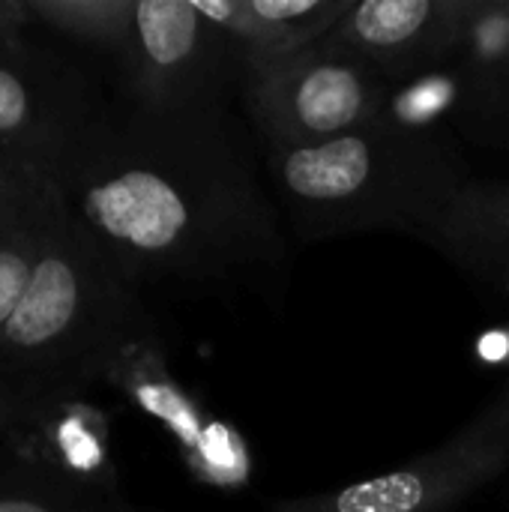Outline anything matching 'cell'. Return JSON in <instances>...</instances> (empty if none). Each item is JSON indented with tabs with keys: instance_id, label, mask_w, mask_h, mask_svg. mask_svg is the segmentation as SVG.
Masks as SVG:
<instances>
[{
	"instance_id": "1",
	"label": "cell",
	"mask_w": 509,
	"mask_h": 512,
	"mask_svg": "<svg viewBox=\"0 0 509 512\" xmlns=\"http://www.w3.org/2000/svg\"><path fill=\"white\" fill-rule=\"evenodd\" d=\"M258 141L231 108L177 117L111 111L54 183L69 219L135 288L282 297L291 246Z\"/></svg>"
},
{
	"instance_id": "2",
	"label": "cell",
	"mask_w": 509,
	"mask_h": 512,
	"mask_svg": "<svg viewBox=\"0 0 509 512\" xmlns=\"http://www.w3.org/2000/svg\"><path fill=\"white\" fill-rule=\"evenodd\" d=\"M264 177L300 243L369 231L420 237L474 180L444 126L393 108L351 132L264 150Z\"/></svg>"
},
{
	"instance_id": "3",
	"label": "cell",
	"mask_w": 509,
	"mask_h": 512,
	"mask_svg": "<svg viewBox=\"0 0 509 512\" xmlns=\"http://www.w3.org/2000/svg\"><path fill=\"white\" fill-rule=\"evenodd\" d=\"M147 354H162L159 324L57 198L21 303L0 330V387L21 405L84 396Z\"/></svg>"
},
{
	"instance_id": "4",
	"label": "cell",
	"mask_w": 509,
	"mask_h": 512,
	"mask_svg": "<svg viewBox=\"0 0 509 512\" xmlns=\"http://www.w3.org/2000/svg\"><path fill=\"white\" fill-rule=\"evenodd\" d=\"M393 93L372 63L330 33L288 60L249 72L237 99L264 153L372 123L393 108Z\"/></svg>"
},
{
	"instance_id": "5",
	"label": "cell",
	"mask_w": 509,
	"mask_h": 512,
	"mask_svg": "<svg viewBox=\"0 0 509 512\" xmlns=\"http://www.w3.org/2000/svg\"><path fill=\"white\" fill-rule=\"evenodd\" d=\"M240 63L228 36L198 0H138L129 48L111 96L147 117H177L231 108L240 93Z\"/></svg>"
},
{
	"instance_id": "6",
	"label": "cell",
	"mask_w": 509,
	"mask_h": 512,
	"mask_svg": "<svg viewBox=\"0 0 509 512\" xmlns=\"http://www.w3.org/2000/svg\"><path fill=\"white\" fill-rule=\"evenodd\" d=\"M114 105L108 84L42 33L0 48V153L48 177Z\"/></svg>"
},
{
	"instance_id": "7",
	"label": "cell",
	"mask_w": 509,
	"mask_h": 512,
	"mask_svg": "<svg viewBox=\"0 0 509 512\" xmlns=\"http://www.w3.org/2000/svg\"><path fill=\"white\" fill-rule=\"evenodd\" d=\"M509 471V423L489 402L441 447L369 480L276 501L267 512H456Z\"/></svg>"
},
{
	"instance_id": "8",
	"label": "cell",
	"mask_w": 509,
	"mask_h": 512,
	"mask_svg": "<svg viewBox=\"0 0 509 512\" xmlns=\"http://www.w3.org/2000/svg\"><path fill=\"white\" fill-rule=\"evenodd\" d=\"M486 0H354L333 36L393 87L459 63Z\"/></svg>"
},
{
	"instance_id": "9",
	"label": "cell",
	"mask_w": 509,
	"mask_h": 512,
	"mask_svg": "<svg viewBox=\"0 0 509 512\" xmlns=\"http://www.w3.org/2000/svg\"><path fill=\"white\" fill-rule=\"evenodd\" d=\"M198 6L228 36L246 78L327 39L354 0H198Z\"/></svg>"
},
{
	"instance_id": "10",
	"label": "cell",
	"mask_w": 509,
	"mask_h": 512,
	"mask_svg": "<svg viewBox=\"0 0 509 512\" xmlns=\"http://www.w3.org/2000/svg\"><path fill=\"white\" fill-rule=\"evenodd\" d=\"M453 129L489 150H509V0H486L450 96Z\"/></svg>"
},
{
	"instance_id": "11",
	"label": "cell",
	"mask_w": 509,
	"mask_h": 512,
	"mask_svg": "<svg viewBox=\"0 0 509 512\" xmlns=\"http://www.w3.org/2000/svg\"><path fill=\"white\" fill-rule=\"evenodd\" d=\"M486 288L509 291V180H471L420 237Z\"/></svg>"
},
{
	"instance_id": "12",
	"label": "cell",
	"mask_w": 509,
	"mask_h": 512,
	"mask_svg": "<svg viewBox=\"0 0 509 512\" xmlns=\"http://www.w3.org/2000/svg\"><path fill=\"white\" fill-rule=\"evenodd\" d=\"M138 0H27L36 30L96 72L108 90L129 48Z\"/></svg>"
},
{
	"instance_id": "13",
	"label": "cell",
	"mask_w": 509,
	"mask_h": 512,
	"mask_svg": "<svg viewBox=\"0 0 509 512\" xmlns=\"http://www.w3.org/2000/svg\"><path fill=\"white\" fill-rule=\"evenodd\" d=\"M0 512H147L120 483H93L63 474H39L0 462Z\"/></svg>"
},
{
	"instance_id": "14",
	"label": "cell",
	"mask_w": 509,
	"mask_h": 512,
	"mask_svg": "<svg viewBox=\"0 0 509 512\" xmlns=\"http://www.w3.org/2000/svg\"><path fill=\"white\" fill-rule=\"evenodd\" d=\"M57 201L54 177L0 153V234L42 222Z\"/></svg>"
},
{
	"instance_id": "15",
	"label": "cell",
	"mask_w": 509,
	"mask_h": 512,
	"mask_svg": "<svg viewBox=\"0 0 509 512\" xmlns=\"http://www.w3.org/2000/svg\"><path fill=\"white\" fill-rule=\"evenodd\" d=\"M57 198H60V192H57ZM54 207H57V201H54ZM54 207H51V213H54ZM51 213L36 225L0 234V330L9 321V315L15 312V306L21 303V294L30 282L33 261H36V252L42 243V231H45Z\"/></svg>"
},
{
	"instance_id": "16",
	"label": "cell",
	"mask_w": 509,
	"mask_h": 512,
	"mask_svg": "<svg viewBox=\"0 0 509 512\" xmlns=\"http://www.w3.org/2000/svg\"><path fill=\"white\" fill-rule=\"evenodd\" d=\"M18 408H21V402H18L12 393H6V390L0 387V438H3V429L9 426V420L15 417Z\"/></svg>"
},
{
	"instance_id": "17",
	"label": "cell",
	"mask_w": 509,
	"mask_h": 512,
	"mask_svg": "<svg viewBox=\"0 0 509 512\" xmlns=\"http://www.w3.org/2000/svg\"><path fill=\"white\" fill-rule=\"evenodd\" d=\"M492 402L504 411V417H507V423H509V384L501 390V393H498V396H495V399H492Z\"/></svg>"
}]
</instances>
